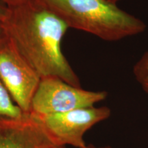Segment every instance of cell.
I'll return each instance as SVG.
<instances>
[{
	"instance_id": "13",
	"label": "cell",
	"mask_w": 148,
	"mask_h": 148,
	"mask_svg": "<svg viewBox=\"0 0 148 148\" xmlns=\"http://www.w3.org/2000/svg\"><path fill=\"white\" fill-rule=\"evenodd\" d=\"M109 1H112V2L116 3L118 1H119V0H109Z\"/></svg>"
},
{
	"instance_id": "4",
	"label": "cell",
	"mask_w": 148,
	"mask_h": 148,
	"mask_svg": "<svg viewBox=\"0 0 148 148\" xmlns=\"http://www.w3.org/2000/svg\"><path fill=\"white\" fill-rule=\"evenodd\" d=\"M40 79L8 37L0 45V80L14 103L25 113L31 111Z\"/></svg>"
},
{
	"instance_id": "6",
	"label": "cell",
	"mask_w": 148,
	"mask_h": 148,
	"mask_svg": "<svg viewBox=\"0 0 148 148\" xmlns=\"http://www.w3.org/2000/svg\"><path fill=\"white\" fill-rule=\"evenodd\" d=\"M0 148H66L55 143L32 112L18 118H0Z\"/></svg>"
},
{
	"instance_id": "10",
	"label": "cell",
	"mask_w": 148,
	"mask_h": 148,
	"mask_svg": "<svg viewBox=\"0 0 148 148\" xmlns=\"http://www.w3.org/2000/svg\"><path fill=\"white\" fill-rule=\"evenodd\" d=\"M8 36H7L6 32H5L4 26H3V22L0 21V45L7 39Z\"/></svg>"
},
{
	"instance_id": "2",
	"label": "cell",
	"mask_w": 148,
	"mask_h": 148,
	"mask_svg": "<svg viewBox=\"0 0 148 148\" xmlns=\"http://www.w3.org/2000/svg\"><path fill=\"white\" fill-rule=\"evenodd\" d=\"M68 27L116 41L143 32L146 25L109 0H40Z\"/></svg>"
},
{
	"instance_id": "11",
	"label": "cell",
	"mask_w": 148,
	"mask_h": 148,
	"mask_svg": "<svg viewBox=\"0 0 148 148\" xmlns=\"http://www.w3.org/2000/svg\"><path fill=\"white\" fill-rule=\"evenodd\" d=\"M0 1L5 3L7 5H10L14 4V3L20 2V1H25V0H0Z\"/></svg>"
},
{
	"instance_id": "3",
	"label": "cell",
	"mask_w": 148,
	"mask_h": 148,
	"mask_svg": "<svg viewBox=\"0 0 148 148\" xmlns=\"http://www.w3.org/2000/svg\"><path fill=\"white\" fill-rule=\"evenodd\" d=\"M107 95L106 91L84 90L56 77H42L32 99L30 112L45 115L88 108L104 100Z\"/></svg>"
},
{
	"instance_id": "12",
	"label": "cell",
	"mask_w": 148,
	"mask_h": 148,
	"mask_svg": "<svg viewBox=\"0 0 148 148\" xmlns=\"http://www.w3.org/2000/svg\"><path fill=\"white\" fill-rule=\"evenodd\" d=\"M84 148H112L110 146H96L95 145H92V144H88L86 145V147Z\"/></svg>"
},
{
	"instance_id": "1",
	"label": "cell",
	"mask_w": 148,
	"mask_h": 148,
	"mask_svg": "<svg viewBox=\"0 0 148 148\" xmlns=\"http://www.w3.org/2000/svg\"><path fill=\"white\" fill-rule=\"evenodd\" d=\"M8 6L2 21L7 36L40 77H56L81 87L61 49L69 28L65 23L40 0H25Z\"/></svg>"
},
{
	"instance_id": "5",
	"label": "cell",
	"mask_w": 148,
	"mask_h": 148,
	"mask_svg": "<svg viewBox=\"0 0 148 148\" xmlns=\"http://www.w3.org/2000/svg\"><path fill=\"white\" fill-rule=\"evenodd\" d=\"M36 115L56 143L63 147L71 145L84 148L87 145L84 139L85 133L97 123L108 119L111 110L107 106H92L60 113Z\"/></svg>"
},
{
	"instance_id": "9",
	"label": "cell",
	"mask_w": 148,
	"mask_h": 148,
	"mask_svg": "<svg viewBox=\"0 0 148 148\" xmlns=\"http://www.w3.org/2000/svg\"><path fill=\"white\" fill-rule=\"evenodd\" d=\"M8 12V6L0 1V21H3L6 18Z\"/></svg>"
},
{
	"instance_id": "7",
	"label": "cell",
	"mask_w": 148,
	"mask_h": 148,
	"mask_svg": "<svg viewBox=\"0 0 148 148\" xmlns=\"http://www.w3.org/2000/svg\"><path fill=\"white\" fill-rule=\"evenodd\" d=\"M24 113L0 80V118H18Z\"/></svg>"
},
{
	"instance_id": "8",
	"label": "cell",
	"mask_w": 148,
	"mask_h": 148,
	"mask_svg": "<svg viewBox=\"0 0 148 148\" xmlns=\"http://www.w3.org/2000/svg\"><path fill=\"white\" fill-rule=\"evenodd\" d=\"M133 73L136 81L148 95V50L135 64Z\"/></svg>"
}]
</instances>
